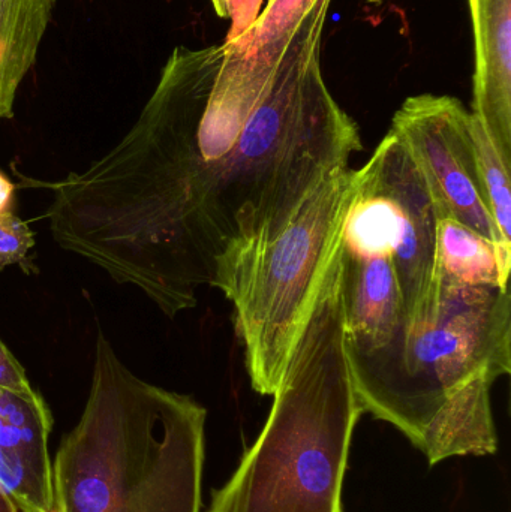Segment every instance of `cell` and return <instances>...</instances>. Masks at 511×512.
<instances>
[{"mask_svg":"<svg viewBox=\"0 0 511 512\" xmlns=\"http://www.w3.org/2000/svg\"><path fill=\"white\" fill-rule=\"evenodd\" d=\"M437 279L507 291L497 246L452 218L438 219Z\"/></svg>","mask_w":511,"mask_h":512,"instance_id":"9","label":"cell"},{"mask_svg":"<svg viewBox=\"0 0 511 512\" xmlns=\"http://www.w3.org/2000/svg\"><path fill=\"white\" fill-rule=\"evenodd\" d=\"M330 6L174 48L120 143L48 185L54 242L170 318L197 306L201 286L219 289L362 150L321 69Z\"/></svg>","mask_w":511,"mask_h":512,"instance_id":"1","label":"cell"},{"mask_svg":"<svg viewBox=\"0 0 511 512\" xmlns=\"http://www.w3.org/2000/svg\"><path fill=\"white\" fill-rule=\"evenodd\" d=\"M56 0H0V120L14 117L18 87L35 65Z\"/></svg>","mask_w":511,"mask_h":512,"instance_id":"8","label":"cell"},{"mask_svg":"<svg viewBox=\"0 0 511 512\" xmlns=\"http://www.w3.org/2000/svg\"><path fill=\"white\" fill-rule=\"evenodd\" d=\"M471 134L483 198L501 239L511 246V167L498 155L474 114L471 119Z\"/></svg>","mask_w":511,"mask_h":512,"instance_id":"11","label":"cell"},{"mask_svg":"<svg viewBox=\"0 0 511 512\" xmlns=\"http://www.w3.org/2000/svg\"><path fill=\"white\" fill-rule=\"evenodd\" d=\"M356 170L345 168L309 195L269 245L246 258L219 291L233 304L252 388L273 396L291 349L341 240Z\"/></svg>","mask_w":511,"mask_h":512,"instance_id":"5","label":"cell"},{"mask_svg":"<svg viewBox=\"0 0 511 512\" xmlns=\"http://www.w3.org/2000/svg\"><path fill=\"white\" fill-rule=\"evenodd\" d=\"M2 393H3V390H2V388H0V394H2Z\"/></svg>","mask_w":511,"mask_h":512,"instance_id":"19","label":"cell"},{"mask_svg":"<svg viewBox=\"0 0 511 512\" xmlns=\"http://www.w3.org/2000/svg\"><path fill=\"white\" fill-rule=\"evenodd\" d=\"M473 114L458 98L447 95L410 96L392 120L419 165L438 218H452L497 246L501 273L509 282L511 246L501 239L483 198L471 134Z\"/></svg>","mask_w":511,"mask_h":512,"instance_id":"6","label":"cell"},{"mask_svg":"<svg viewBox=\"0 0 511 512\" xmlns=\"http://www.w3.org/2000/svg\"><path fill=\"white\" fill-rule=\"evenodd\" d=\"M206 418L134 375L99 331L86 408L53 462V512H201Z\"/></svg>","mask_w":511,"mask_h":512,"instance_id":"2","label":"cell"},{"mask_svg":"<svg viewBox=\"0 0 511 512\" xmlns=\"http://www.w3.org/2000/svg\"><path fill=\"white\" fill-rule=\"evenodd\" d=\"M0 489L18 512H53V463L48 447L0 450Z\"/></svg>","mask_w":511,"mask_h":512,"instance_id":"10","label":"cell"},{"mask_svg":"<svg viewBox=\"0 0 511 512\" xmlns=\"http://www.w3.org/2000/svg\"><path fill=\"white\" fill-rule=\"evenodd\" d=\"M53 415L44 399L0 394V450L48 447Z\"/></svg>","mask_w":511,"mask_h":512,"instance_id":"12","label":"cell"},{"mask_svg":"<svg viewBox=\"0 0 511 512\" xmlns=\"http://www.w3.org/2000/svg\"><path fill=\"white\" fill-rule=\"evenodd\" d=\"M341 240L273 394L266 426L206 512H344L342 487L363 412L345 349Z\"/></svg>","mask_w":511,"mask_h":512,"instance_id":"3","label":"cell"},{"mask_svg":"<svg viewBox=\"0 0 511 512\" xmlns=\"http://www.w3.org/2000/svg\"><path fill=\"white\" fill-rule=\"evenodd\" d=\"M474 38L473 114L511 167V0H468Z\"/></svg>","mask_w":511,"mask_h":512,"instance_id":"7","label":"cell"},{"mask_svg":"<svg viewBox=\"0 0 511 512\" xmlns=\"http://www.w3.org/2000/svg\"><path fill=\"white\" fill-rule=\"evenodd\" d=\"M263 2L264 0H228V9H230V18L233 24H231L227 41L242 35L254 24L260 15Z\"/></svg>","mask_w":511,"mask_h":512,"instance_id":"14","label":"cell"},{"mask_svg":"<svg viewBox=\"0 0 511 512\" xmlns=\"http://www.w3.org/2000/svg\"><path fill=\"white\" fill-rule=\"evenodd\" d=\"M216 14L221 18H230V9H228V0H210Z\"/></svg>","mask_w":511,"mask_h":512,"instance_id":"16","label":"cell"},{"mask_svg":"<svg viewBox=\"0 0 511 512\" xmlns=\"http://www.w3.org/2000/svg\"><path fill=\"white\" fill-rule=\"evenodd\" d=\"M0 512H18L14 502L2 489H0Z\"/></svg>","mask_w":511,"mask_h":512,"instance_id":"17","label":"cell"},{"mask_svg":"<svg viewBox=\"0 0 511 512\" xmlns=\"http://www.w3.org/2000/svg\"><path fill=\"white\" fill-rule=\"evenodd\" d=\"M14 203L15 185L3 171H0V215L14 212Z\"/></svg>","mask_w":511,"mask_h":512,"instance_id":"15","label":"cell"},{"mask_svg":"<svg viewBox=\"0 0 511 512\" xmlns=\"http://www.w3.org/2000/svg\"><path fill=\"white\" fill-rule=\"evenodd\" d=\"M35 246L33 231L14 212L0 215V270L8 265L26 267L27 255Z\"/></svg>","mask_w":511,"mask_h":512,"instance_id":"13","label":"cell"},{"mask_svg":"<svg viewBox=\"0 0 511 512\" xmlns=\"http://www.w3.org/2000/svg\"><path fill=\"white\" fill-rule=\"evenodd\" d=\"M348 364L363 412L396 427L429 465L444 462L449 403L477 376L495 382L510 375L509 289L437 279L422 321L404 328L386 348Z\"/></svg>","mask_w":511,"mask_h":512,"instance_id":"4","label":"cell"},{"mask_svg":"<svg viewBox=\"0 0 511 512\" xmlns=\"http://www.w3.org/2000/svg\"><path fill=\"white\" fill-rule=\"evenodd\" d=\"M9 352L11 351H9V349L6 348L5 343H3L2 340H0V361H2L3 358H5L6 355L9 354Z\"/></svg>","mask_w":511,"mask_h":512,"instance_id":"18","label":"cell"}]
</instances>
